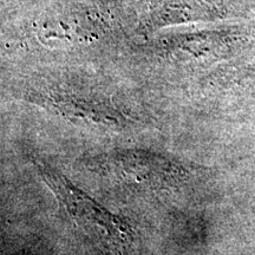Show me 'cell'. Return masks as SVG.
<instances>
[{
    "label": "cell",
    "instance_id": "6da1fadb",
    "mask_svg": "<svg viewBox=\"0 0 255 255\" xmlns=\"http://www.w3.org/2000/svg\"><path fill=\"white\" fill-rule=\"evenodd\" d=\"M39 170L41 176L45 178L46 183L55 191L57 197L62 201L64 207L75 221L83 225L101 227L108 233L111 232L121 234L126 232L122 223L116 216L107 212V209L102 208L98 203H96L88 195L70 184L68 180L57 174L55 170H51L50 168L43 167V165L39 168Z\"/></svg>",
    "mask_w": 255,
    "mask_h": 255
}]
</instances>
